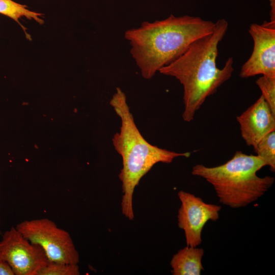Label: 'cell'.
Returning <instances> with one entry per match:
<instances>
[{"instance_id": "1", "label": "cell", "mask_w": 275, "mask_h": 275, "mask_svg": "<svg viewBox=\"0 0 275 275\" xmlns=\"http://www.w3.org/2000/svg\"><path fill=\"white\" fill-rule=\"evenodd\" d=\"M228 28L225 19L218 20L212 32L194 41L179 57L159 70L162 74L175 77L182 85V118L185 122L192 121L206 99L232 76V57L222 68L216 66L218 46Z\"/></svg>"}, {"instance_id": "2", "label": "cell", "mask_w": 275, "mask_h": 275, "mask_svg": "<svg viewBox=\"0 0 275 275\" xmlns=\"http://www.w3.org/2000/svg\"><path fill=\"white\" fill-rule=\"evenodd\" d=\"M215 22L183 16L144 21L125 31V38L142 76L150 79L163 67L183 54L196 40L213 32Z\"/></svg>"}, {"instance_id": "3", "label": "cell", "mask_w": 275, "mask_h": 275, "mask_svg": "<svg viewBox=\"0 0 275 275\" xmlns=\"http://www.w3.org/2000/svg\"><path fill=\"white\" fill-rule=\"evenodd\" d=\"M109 103L121 121L120 132L114 134L112 141L115 150L122 159V168L119 175L123 194L122 212L126 218L132 220L133 195L141 178L155 164L170 163L175 158L188 157L190 153L169 151L148 143L137 128L126 96L120 88H116Z\"/></svg>"}, {"instance_id": "4", "label": "cell", "mask_w": 275, "mask_h": 275, "mask_svg": "<svg viewBox=\"0 0 275 275\" xmlns=\"http://www.w3.org/2000/svg\"><path fill=\"white\" fill-rule=\"evenodd\" d=\"M266 166L257 155L238 151L223 164L213 167L202 164L194 166L191 174L211 184L219 202L232 208H239L258 200L273 185L274 177H260L257 174Z\"/></svg>"}, {"instance_id": "5", "label": "cell", "mask_w": 275, "mask_h": 275, "mask_svg": "<svg viewBox=\"0 0 275 275\" xmlns=\"http://www.w3.org/2000/svg\"><path fill=\"white\" fill-rule=\"evenodd\" d=\"M15 227L31 242L43 249L49 261L78 264L79 255L71 236L52 220H25Z\"/></svg>"}, {"instance_id": "6", "label": "cell", "mask_w": 275, "mask_h": 275, "mask_svg": "<svg viewBox=\"0 0 275 275\" xmlns=\"http://www.w3.org/2000/svg\"><path fill=\"white\" fill-rule=\"evenodd\" d=\"M0 260L9 265L14 275H38L49 262L40 246L14 227L5 232L0 241Z\"/></svg>"}, {"instance_id": "7", "label": "cell", "mask_w": 275, "mask_h": 275, "mask_svg": "<svg viewBox=\"0 0 275 275\" xmlns=\"http://www.w3.org/2000/svg\"><path fill=\"white\" fill-rule=\"evenodd\" d=\"M181 204L178 210V225L185 234L186 246L197 247L202 242V232L209 221L219 218L221 207L206 203L199 197L183 190L178 193Z\"/></svg>"}, {"instance_id": "8", "label": "cell", "mask_w": 275, "mask_h": 275, "mask_svg": "<svg viewBox=\"0 0 275 275\" xmlns=\"http://www.w3.org/2000/svg\"><path fill=\"white\" fill-rule=\"evenodd\" d=\"M249 32L254 47L250 57L241 67L240 76L248 78L261 74L275 77V22L253 23Z\"/></svg>"}, {"instance_id": "9", "label": "cell", "mask_w": 275, "mask_h": 275, "mask_svg": "<svg viewBox=\"0 0 275 275\" xmlns=\"http://www.w3.org/2000/svg\"><path fill=\"white\" fill-rule=\"evenodd\" d=\"M236 119L241 137L254 149L264 136L275 131V114L261 95Z\"/></svg>"}, {"instance_id": "10", "label": "cell", "mask_w": 275, "mask_h": 275, "mask_svg": "<svg viewBox=\"0 0 275 275\" xmlns=\"http://www.w3.org/2000/svg\"><path fill=\"white\" fill-rule=\"evenodd\" d=\"M202 248L185 246L174 255L170 262L173 275H200L204 270Z\"/></svg>"}, {"instance_id": "11", "label": "cell", "mask_w": 275, "mask_h": 275, "mask_svg": "<svg viewBox=\"0 0 275 275\" xmlns=\"http://www.w3.org/2000/svg\"><path fill=\"white\" fill-rule=\"evenodd\" d=\"M0 14L11 18L18 23L19 19L22 17L34 19L39 24L44 22L42 19V13L31 11L26 5L20 4L12 0H0Z\"/></svg>"}, {"instance_id": "12", "label": "cell", "mask_w": 275, "mask_h": 275, "mask_svg": "<svg viewBox=\"0 0 275 275\" xmlns=\"http://www.w3.org/2000/svg\"><path fill=\"white\" fill-rule=\"evenodd\" d=\"M258 156L262 158L272 172L275 171V131L264 136L254 148Z\"/></svg>"}, {"instance_id": "13", "label": "cell", "mask_w": 275, "mask_h": 275, "mask_svg": "<svg viewBox=\"0 0 275 275\" xmlns=\"http://www.w3.org/2000/svg\"><path fill=\"white\" fill-rule=\"evenodd\" d=\"M78 264L49 262L38 272V275H79Z\"/></svg>"}, {"instance_id": "14", "label": "cell", "mask_w": 275, "mask_h": 275, "mask_svg": "<svg viewBox=\"0 0 275 275\" xmlns=\"http://www.w3.org/2000/svg\"><path fill=\"white\" fill-rule=\"evenodd\" d=\"M262 95L273 113L275 114V77L262 75L256 80Z\"/></svg>"}, {"instance_id": "15", "label": "cell", "mask_w": 275, "mask_h": 275, "mask_svg": "<svg viewBox=\"0 0 275 275\" xmlns=\"http://www.w3.org/2000/svg\"><path fill=\"white\" fill-rule=\"evenodd\" d=\"M0 275H14L9 265L2 260H0Z\"/></svg>"}, {"instance_id": "16", "label": "cell", "mask_w": 275, "mask_h": 275, "mask_svg": "<svg viewBox=\"0 0 275 275\" xmlns=\"http://www.w3.org/2000/svg\"><path fill=\"white\" fill-rule=\"evenodd\" d=\"M0 234H1V232H0Z\"/></svg>"}]
</instances>
